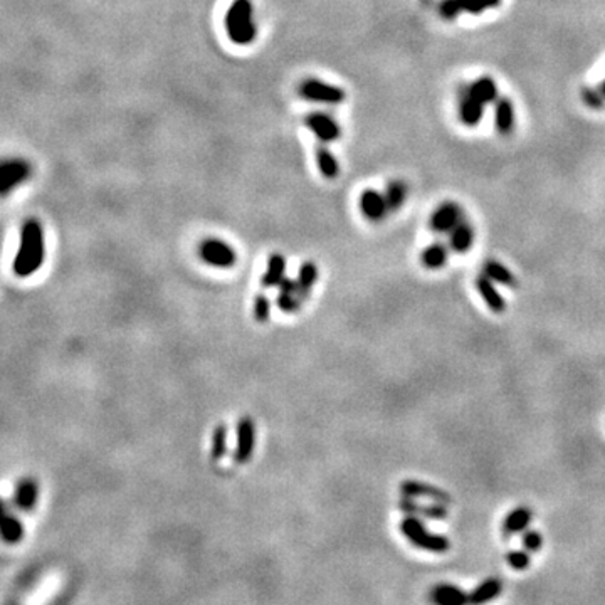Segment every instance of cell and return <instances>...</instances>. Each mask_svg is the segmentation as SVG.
<instances>
[{"mask_svg":"<svg viewBox=\"0 0 605 605\" xmlns=\"http://www.w3.org/2000/svg\"><path fill=\"white\" fill-rule=\"evenodd\" d=\"M199 258L205 265L220 269H229L238 262V252L231 244L224 242L222 239L209 238L204 239L199 246Z\"/></svg>","mask_w":605,"mask_h":605,"instance_id":"obj_4","label":"cell"},{"mask_svg":"<svg viewBox=\"0 0 605 605\" xmlns=\"http://www.w3.org/2000/svg\"><path fill=\"white\" fill-rule=\"evenodd\" d=\"M227 452V428L224 424H219L212 434V448H211V459L220 461Z\"/></svg>","mask_w":605,"mask_h":605,"instance_id":"obj_31","label":"cell"},{"mask_svg":"<svg viewBox=\"0 0 605 605\" xmlns=\"http://www.w3.org/2000/svg\"><path fill=\"white\" fill-rule=\"evenodd\" d=\"M0 537L7 543H19L24 537V526L17 517L7 513L0 519Z\"/></svg>","mask_w":605,"mask_h":605,"instance_id":"obj_30","label":"cell"},{"mask_svg":"<svg viewBox=\"0 0 605 605\" xmlns=\"http://www.w3.org/2000/svg\"><path fill=\"white\" fill-rule=\"evenodd\" d=\"M484 106L486 104L481 103V101L469 91V86H461L457 91V113H459L461 122L463 125L469 128L478 126L481 118L484 115Z\"/></svg>","mask_w":605,"mask_h":605,"instance_id":"obj_9","label":"cell"},{"mask_svg":"<svg viewBox=\"0 0 605 605\" xmlns=\"http://www.w3.org/2000/svg\"><path fill=\"white\" fill-rule=\"evenodd\" d=\"M44 232L37 220H27L22 227L21 247L14 261V273L21 278L34 274L44 262Z\"/></svg>","mask_w":605,"mask_h":605,"instance_id":"obj_1","label":"cell"},{"mask_svg":"<svg viewBox=\"0 0 605 605\" xmlns=\"http://www.w3.org/2000/svg\"><path fill=\"white\" fill-rule=\"evenodd\" d=\"M521 543H523V546H525L526 552H530V553L540 552L541 546H543V537H541L540 531L525 530L523 531Z\"/></svg>","mask_w":605,"mask_h":605,"instance_id":"obj_33","label":"cell"},{"mask_svg":"<svg viewBox=\"0 0 605 605\" xmlns=\"http://www.w3.org/2000/svg\"><path fill=\"white\" fill-rule=\"evenodd\" d=\"M308 130L315 133L321 143H333L341 138V126L335 118L327 113H311L305 119Z\"/></svg>","mask_w":605,"mask_h":605,"instance_id":"obj_10","label":"cell"},{"mask_svg":"<svg viewBox=\"0 0 605 605\" xmlns=\"http://www.w3.org/2000/svg\"><path fill=\"white\" fill-rule=\"evenodd\" d=\"M430 600L437 605H464L469 602V595L456 585L441 584L432 588Z\"/></svg>","mask_w":605,"mask_h":605,"instance_id":"obj_18","label":"cell"},{"mask_svg":"<svg viewBox=\"0 0 605 605\" xmlns=\"http://www.w3.org/2000/svg\"><path fill=\"white\" fill-rule=\"evenodd\" d=\"M383 195H385L387 205H389V211L395 212L398 211V209L402 207L403 204H405L407 195H409V187H407L405 182L402 180H392L387 184L385 192H383Z\"/></svg>","mask_w":605,"mask_h":605,"instance_id":"obj_29","label":"cell"},{"mask_svg":"<svg viewBox=\"0 0 605 605\" xmlns=\"http://www.w3.org/2000/svg\"><path fill=\"white\" fill-rule=\"evenodd\" d=\"M401 533L414 546L429 553H445L451 548V541L448 537L429 531L419 517H412V515H407L401 521Z\"/></svg>","mask_w":605,"mask_h":605,"instance_id":"obj_3","label":"cell"},{"mask_svg":"<svg viewBox=\"0 0 605 605\" xmlns=\"http://www.w3.org/2000/svg\"><path fill=\"white\" fill-rule=\"evenodd\" d=\"M30 165L26 160L15 158L0 164V195H7L30 177Z\"/></svg>","mask_w":605,"mask_h":605,"instance_id":"obj_8","label":"cell"},{"mask_svg":"<svg viewBox=\"0 0 605 605\" xmlns=\"http://www.w3.org/2000/svg\"><path fill=\"white\" fill-rule=\"evenodd\" d=\"M252 316L258 320L259 323H266L271 318V301L267 300L265 294H258L254 298V305H252Z\"/></svg>","mask_w":605,"mask_h":605,"instance_id":"obj_32","label":"cell"},{"mask_svg":"<svg viewBox=\"0 0 605 605\" xmlns=\"http://www.w3.org/2000/svg\"><path fill=\"white\" fill-rule=\"evenodd\" d=\"M224 26L229 39L236 46H251L258 37V24L254 22L251 0H234L229 6Z\"/></svg>","mask_w":605,"mask_h":605,"instance_id":"obj_2","label":"cell"},{"mask_svg":"<svg viewBox=\"0 0 605 605\" xmlns=\"http://www.w3.org/2000/svg\"><path fill=\"white\" fill-rule=\"evenodd\" d=\"M600 89H602V93L605 95V79L602 81V86H600Z\"/></svg>","mask_w":605,"mask_h":605,"instance_id":"obj_37","label":"cell"},{"mask_svg":"<svg viewBox=\"0 0 605 605\" xmlns=\"http://www.w3.org/2000/svg\"><path fill=\"white\" fill-rule=\"evenodd\" d=\"M256 445V425L249 417H242L238 424V445L234 451V461L238 464L249 463Z\"/></svg>","mask_w":605,"mask_h":605,"instance_id":"obj_12","label":"cell"},{"mask_svg":"<svg viewBox=\"0 0 605 605\" xmlns=\"http://www.w3.org/2000/svg\"><path fill=\"white\" fill-rule=\"evenodd\" d=\"M582 98H584L585 104L590 106L592 110H602L605 104V95L602 93V89L597 91V89L585 88L584 91H582Z\"/></svg>","mask_w":605,"mask_h":605,"instance_id":"obj_35","label":"cell"},{"mask_svg":"<svg viewBox=\"0 0 605 605\" xmlns=\"http://www.w3.org/2000/svg\"><path fill=\"white\" fill-rule=\"evenodd\" d=\"M472 242H474V227L466 220H463L452 229L451 240H449V246H451L452 251L464 254V252L471 249Z\"/></svg>","mask_w":605,"mask_h":605,"instance_id":"obj_22","label":"cell"},{"mask_svg":"<svg viewBox=\"0 0 605 605\" xmlns=\"http://www.w3.org/2000/svg\"><path fill=\"white\" fill-rule=\"evenodd\" d=\"M533 518V511L528 506H518L513 511L508 513V517L503 521V533L506 537H513V535L523 533Z\"/></svg>","mask_w":605,"mask_h":605,"instance_id":"obj_19","label":"cell"},{"mask_svg":"<svg viewBox=\"0 0 605 605\" xmlns=\"http://www.w3.org/2000/svg\"><path fill=\"white\" fill-rule=\"evenodd\" d=\"M6 515H7V506H6V503L0 499V519L6 517Z\"/></svg>","mask_w":605,"mask_h":605,"instance_id":"obj_36","label":"cell"},{"mask_svg":"<svg viewBox=\"0 0 605 605\" xmlns=\"http://www.w3.org/2000/svg\"><path fill=\"white\" fill-rule=\"evenodd\" d=\"M398 508L405 515H412V517H424L429 519H444L448 518L449 511L445 508V504L442 503H430V504H421L416 501V498H403L398 503Z\"/></svg>","mask_w":605,"mask_h":605,"instance_id":"obj_14","label":"cell"},{"mask_svg":"<svg viewBox=\"0 0 605 605\" xmlns=\"http://www.w3.org/2000/svg\"><path fill=\"white\" fill-rule=\"evenodd\" d=\"M464 220V212L456 202H442L439 207L432 212L429 219L430 231L436 234H451L452 229Z\"/></svg>","mask_w":605,"mask_h":605,"instance_id":"obj_7","label":"cell"},{"mask_svg":"<svg viewBox=\"0 0 605 605\" xmlns=\"http://www.w3.org/2000/svg\"><path fill=\"white\" fill-rule=\"evenodd\" d=\"M499 6H501V0H441L439 14L445 21H452L463 12L478 15Z\"/></svg>","mask_w":605,"mask_h":605,"instance_id":"obj_6","label":"cell"},{"mask_svg":"<svg viewBox=\"0 0 605 605\" xmlns=\"http://www.w3.org/2000/svg\"><path fill=\"white\" fill-rule=\"evenodd\" d=\"M316 165L321 175L328 178V180H335V178L340 175L338 160H336L335 155L325 146V143L316 148Z\"/></svg>","mask_w":605,"mask_h":605,"instance_id":"obj_26","label":"cell"},{"mask_svg":"<svg viewBox=\"0 0 605 605\" xmlns=\"http://www.w3.org/2000/svg\"><path fill=\"white\" fill-rule=\"evenodd\" d=\"M448 258H449L448 247H445L444 244L437 242V244H430L429 247H425V249L422 251L421 262L422 266L428 267V269L437 271L448 262Z\"/></svg>","mask_w":605,"mask_h":605,"instance_id":"obj_27","label":"cell"},{"mask_svg":"<svg viewBox=\"0 0 605 605\" xmlns=\"http://www.w3.org/2000/svg\"><path fill=\"white\" fill-rule=\"evenodd\" d=\"M298 89H300L301 98H305L306 101H313V103H321V104H332V106L343 103L345 98H347V93H345L340 86L315 79V77H309V79L302 81Z\"/></svg>","mask_w":605,"mask_h":605,"instance_id":"obj_5","label":"cell"},{"mask_svg":"<svg viewBox=\"0 0 605 605\" xmlns=\"http://www.w3.org/2000/svg\"><path fill=\"white\" fill-rule=\"evenodd\" d=\"M286 278V259L285 256L278 254V252H274V254L269 256V259H267V266L265 274H262L261 278V285L262 288H278L279 285L282 282V279Z\"/></svg>","mask_w":605,"mask_h":605,"instance_id":"obj_20","label":"cell"},{"mask_svg":"<svg viewBox=\"0 0 605 605\" xmlns=\"http://www.w3.org/2000/svg\"><path fill=\"white\" fill-rule=\"evenodd\" d=\"M316 279H318V267H316L315 262H311V261L302 262L301 267H300V273H298V279H296L298 294H300L302 302L311 296Z\"/></svg>","mask_w":605,"mask_h":605,"instance_id":"obj_25","label":"cell"},{"mask_svg":"<svg viewBox=\"0 0 605 605\" xmlns=\"http://www.w3.org/2000/svg\"><path fill=\"white\" fill-rule=\"evenodd\" d=\"M358 207L363 217L370 220V222H382L390 212L385 195L374 189H368L365 192L360 193Z\"/></svg>","mask_w":605,"mask_h":605,"instance_id":"obj_13","label":"cell"},{"mask_svg":"<svg viewBox=\"0 0 605 605\" xmlns=\"http://www.w3.org/2000/svg\"><path fill=\"white\" fill-rule=\"evenodd\" d=\"M515 104L508 98H498L494 101V126L501 135H510L515 130Z\"/></svg>","mask_w":605,"mask_h":605,"instance_id":"obj_16","label":"cell"},{"mask_svg":"<svg viewBox=\"0 0 605 605\" xmlns=\"http://www.w3.org/2000/svg\"><path fill=\"white\" fill-rule=\"evenodd\" d=\"M530 552L525 550H513L506 555V561L513 570H526L530 567Z\"/></svg>","mask_w":605,"mask_h":605,"instance_id":"obj_34","label":"cell"},{"mask_svg":"<svg viewBox=\"0 0 605 605\" xmlns=\"http://www.w3.org/2000/svg\"><path fill=\"white\" fill-rule=\"evenodd\" d=\"M476 288H478L481 298H483V301L486 302L488 308H490L492 313H496V315L504 313V309H506V301L503 300L499 291L496 289L494 282H492L486 274H481V276H478V279H476Z\"/></svg>","mask_w":605,"mask_h":605,"instance_id":"obj_17","label":"cell"},{"mask_svg":"<svg viewBox=\"0 0 605 605\" xmlns=\"http://www.w3.org/2000/svg\"><path fill=\"white\" fill-rule=\"evenodd\" d=\"M398 490H401V492L405 496V498H428L442 504L452 503V498L449 492L441 490V488L434 486V484L422 483V481H414V479L402 481Z\"/></svg>","mask_w":605,"mask_h":605,"instance_id":"obj_11","label":"cell"},{"mask_svg":"<svg viewBox=\"0 0 605 605\" xmlns=\"http://www.w3.org/2000/svg\"><path fill=\"white\" fill-rule=\"evenodd\" d=\"M501 588H503V585L499 580H496V579L484 580L483 584H479L478 587L474 588V590L469 593V604L478 605V604L490 602V600L496 599V597L501 593Z\"/></svg>","mask_w":605,"mask_h":605,"instance_id":"obj_28","label":"cell"},{"mask_svg":"<svg viewBox=\"0 0 605 605\" xmlns=\"http://www.w3.org/2000/svg\"><path fill=\"white\" fill-rule=\"evenodd\" d=\"M278 289H279L278 298H276L278 308L281 309L282 313H288V315H293V313L300 311L302 301H301L300 294H298L296 279L285 278L282 279L281 285L278 286Z\"/></svg>","mask_w":605,"mask_h":605,"instance_id":"obj_15","label":"cell"},{"mask_svg":"<svg viewBox=\"0 0 605 605\" xmlns=\"http://www.w3.org/2000/svg\"><path fill=\"white\" fill-rule=\"evenodd\" d=\"M483 274H486L492 282H498V285L506 286V288H517L518 286V281L517 278H515V274L499 261H494V259H488V261L484 262Z\"/></svg>","mask_w":605,"mask_h":605,"instance_id":"obj_23","label":"cell"},{"mask_svg":"<svg viewBox=\"0 0 605 605\" xmlns=\"http://www.w3.org/2000/svg\"><path fill=\"white\" fill-rule=\"evenodd\" d=\"M468 86L469 91H471L472 95L484 104L494 103V101L499 98L498 86H496L494 79H492L491 76H479L478 79H474L471 84H468Z\"/></svg>","mask_w":605,"mask_h":605,"instance_id":"obj_24","label":"cell"},{"mask_svg":"<svg viewBox=\"0 0 605 605\" xmlns=\"http://www.w3.org/2000/svg\"><path fill=\"white\" fill-rule=\"evenodd\" d=\"M37 496H39L37 483L34 479L26 478L17 484V488H15L14 503L19 510L29 511L36 506Z\"/></svg>","mask_w":605,"mask_h":605,"instance_id":"obj_21","label":"cell"}]
</instances>
